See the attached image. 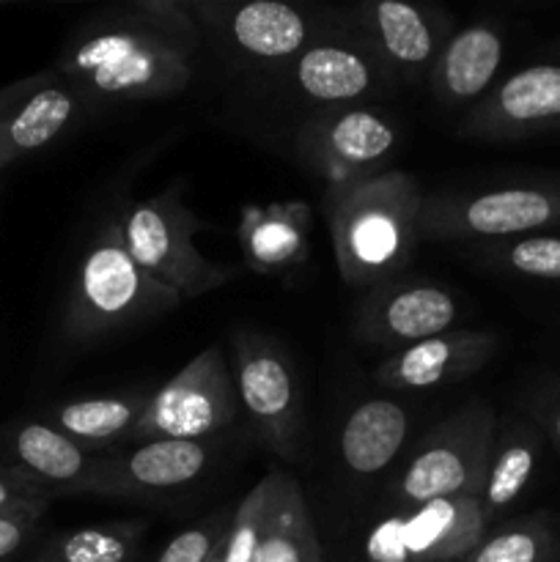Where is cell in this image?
Instances as JSON below:
<instances>
[{
  "label": "cell",
  "instance_id": "obj_16",
  "mask_svg": "<svg viewBox=\"0 0 560 562\" xmlns=\"http://www.w3.org/2000/svg\"><path fill=\"white\" fill-rule=\"evenodd\" d=\"M503 33L492 22H472L448 38L428 69L434 99L445 108H467L481 102L494 88L503 66Z\"/></svg>",
  "mask_w": 560,
  "mask_h": 562
},
{
  "label": "cell",
  "instance_id": "obj_31",
  "mask_svg": "<svg viewBox=\"0 0 560 562\" xmlns=\"http://www.w3.org/2000/svg\"><path fill=\"white\" fill-rule=\"evenodd\" d=\"M53 497H58V492L38 483L27 472L16 467H0V510L47 508Z\"/></svg>",
  "mask_w": 560,
  "mask_h": 562
},
{
  "label": "cell",
  "instance_id": "obj_5",
  "mask_svg": "<svg viewBox=\"0 0 560 562\" xmlns=\"http://www.w3.org/2000/svg\"><path fill=\"white\" fill-rule=\"evenodd\" d=\"M198 217L176 192H159L132 203L121 220L126 250L152 278L173 289L181 300H195L220 289L234 272L209 261L195 245Z\"/></svg>",
  "mask_w": 560,
  "mask_h": 562
},
{
  "label": "cell",
  "instance_id": "obj_22",
  "mask_svg": "<svg viewBox=\"0 0 560 562\" xmlns=\"http://www.w3.org/2000/svg\"><path fill=\"white\" fill-rule=\"evenodd\" d=\"M239 241L247 267L261 274L300 267L307 252L305 203H275L267 209H247L239 225Z\"/></svg>",
  "mask_w": 560,
  "mask_h": 562
},
{
  "label": "cell",
  "instance_id": "obj_4",
  "mask_svg": "<svg viewBox=\"0 0 560 562\" xmlns=\"http://www.w3.org/2000/svg\"><path fill=\"white\" fill-rule=\"evenodd\" d=\"M494 431L497 417L483 404L467 406L434 426L395 481L393 503L410 510L437 499H478Z\"/></svg>",
  "mask_w": 560,
  "mask_h": 562
},
{
  "label": "cell",
  "instance_id": "obj_10",
  "mask_svg": "<svg viewBox=\"0 0 560 562\" xmlns=\"http://www.w3.org/2000/svg\"><path fill=\"white\" fill-rule=\"evenodd\" d=\"M560 130V53L527 64L472 104L459 135L475 140H525Z\"/></svg>",
  "mask_w": 560,
  "mask_h": 562
},
{
  "label": "cell",
  "instance_id": "obj_19",
  "mask_svg": "<svg viewBox=\"0 0 560 562\" xmlns=\"http://www.w3.org/2000/svg\"><path fill=\"white\" fill-rule=\"evenodd\" d=\"M541 448L544 434L536 423L519 420V417L505 420L503 426L497 423L486 477L478 494V503L489 521L503 516L527 492L536 475L538 459H541Z\"/></svg>",
  "mask_w": 560,
  "mask_h": 562
},
{
  "label": "cell",
  "instance_id": "obj_25",
  "mask_svg": "<svg viewBox=\"0 0 560 562\" xmlns=\"http://www.w3.org/2000/svg\"><path fill=\"white\" fill-rule=\"evenodd\" d=\"M256 562H324L311 508L294 477L278 475Z\"/></svg>",
  "mask_w": 560,
  "mask_h": 562
},
{
  "label": "cell",
  "instance_id": "obj_20",
  "mask_svg": "<svg viewBox=\"0 0 560 562\" xmlns=\"http://www.w3.org/2000/svg\"><path fill=\"white\" fill-rule=\"evenodd\" d=\"M9 453L16 470L58 494H80L97 459L49 423H25L9 437Z\"/></svg>",
  "mask_w": 560,
  "mask_h": 562
},
{
  "label": "cell",
  "instance_id": "obj_13",
  "mask_svg": "<svg viewBox=\"0 0 560 562\" xmlns=\"http://www.w3.org/2000/svg\"><path fill=\"white\" fill-rule=\"evenodd\" d=\"M497 346L500 338L489 329H448L384 357L373 379L388 390L445 387L475 376Z\"/></svg>",
  "mask_w": 560,
  "mask_h": 562
},
{
  "label": "cell",
  "instance_id": "obj_23",
  "mask_svg": "<svg viewBox=\"0 0 560 562\" xmlns=\"http://www.w3.org/2000/svg\"><path fill=\"white\" fill-rule=\"evenodd\" d=\"M225 31H228L234 47L250 58L283 60L305 49L311 22L294 5L256 0V3L231 9Z\"/></svg>",
  "mask_w": 560,
  "mask_h": 562
},
{
  "label": "cell",
  "instance_id": "obj_9",
  "mask_svg": "<svg viewBox=\"0 0 560 562\" xmlns=\"http://www.w3.org/2000/svg\"><path fill=\"white\" fill-rule=\"evenodd\" d=\"M236 366V395L264 442L280 459L294 461L302 442L300 390L285 355L256 333H231Z\"/></svg>",
  "mask_w": 560,
  "mask_h": 562
},
{
  "label": "cell",
  "instance_id": "obj_27",
  "mask_svg": "<svg viewBox=\"0 0 560 562\" xmlns=\"http://www.w3.org/2000/svg\"><path fill=\"white\" fill-rule=\"evenodd\" d=\"M461 562H560L558 527L544 514L508 521L497 532H486Z\"/></svg>",
  "mask_w": 560,
  "mask_h": 562
},
{
  "label": "cell",
  "instance_id": "obj_32",
  "mask_svg": "<svg viewBox=\"0 0 560 562\" xmlns=\"http://www.w3.org/2000/svg\"><path fill=\"white\" fill-rule=\"evenodd\" d=\"M47 508L0 510V562L11 560L36 532L38 519Z\"/></svg>",
  "mask_w": 560,
  "mask_h": 562
},
{
  "label": "cell",
  "instance_id": "obj_21",
  "mask_svg": "<svg viewBox=\"0 0 560 562\" xmlns=\"http://www.w3.org/2000/svg\"><path fill=\"white\" fill-rule=\"evenodd\" d=\"M410 434V415L390 398H371L357 406L340 428V459L346 470L371 477L388 470Z\"/></svg>",
  "mask_w": 560,
  "mask_h": 562
},
{
  "label": "cell",
  "instance_id": "obj_18",
  "mask_svg": "<svg viewBox=\"0 0 560 562\" xmlns=\"http://www.w3.org/2000/svg\"><path fill=\"white\" fill-rule=\"evenodd\" d=\"M384 66L377 55L349 44H313L294 60L296 91L316 104L346 108L377 91Z\"/></svg>",
  "mask_w": 560,
  "mask_h": 562
},
{
  "label": "cell",
  "instance_id": "obj_12",
  "mask_svg": "<svg viewBox=\"0 0 560 562\" xmlns=\"http://www.w3.org/2000/svg\"><path fill=\"white\" fill-rule=\"evenodd\" d=\"M212 448L203 439H148L121 445V450L97 459L80 494L137 497L187 486L206 470Z\"/></svg>",
  "mask_w": 560,
  "mask_h": 562
},
{
  "label": "cell",
  "instance_id": "obj_11",
  "mask_svg": "<svg viewBox=\"0 0 560 562\" xmlns=\"http://www.w3.org/2000/svg\"><path fill=\"white\" fill-rule=\"evenodd\" d=\"M395 126L373 108H329L305 121L296 135L302 159L327 184L377 173V165L395 148Z\"/></svg>",
  "mask_w": 560,
  "mask_h": 562
},
{
  "label": "cell",
  "instance_id": "obj_17",
  "mask_svg": "<svg viewBox=\"0 0 560 562\" xmlns=\"http://www.w3.org/2000/svg\"><path fill=\"white\" fill-rule=\"evenodd\" d=\"M357 25L384 69H395L404 80H421L443 49L426 11L404 0L362 3L357 9Z\"/></svg>",
  "mask_w": 560,
  "mask_h": 562
},
{
  "label": "cell",
  "instance_id": "obj_6",
  "mask_svg": "<svg viewBox=\"0 0 560 562\" xmlns=\"http://www.w3.org/2000/svg\"><path fill=\"white\" fill-rule=\"evenodd\" d=\"M552 225H560V179L525 181L475 195L426 198L421 236L439 241H505Z\"/></svg>",
  "mask_w": 560,
  "mask_h": 562
},
{
  "label": "cell",
  "instance_id": "obj_15",
  "mask_svg": "<svg viewBox=\"0 0 560 562\" xmlns=\"http://www.w3.org/2000/svg\"><path fill=\"white\" fill-rule=\"evenodd\" d=\"M77 93L58 71L27 77L0 91V151L9 162L49 146L69 126Z\"/></svg>",
  "mask_w": 560,
  "mask_h": 562
},
{
  "label": "cell",
  "instance_id": "obj_8",
  "mask_svg": "<svg viewBox=\"0 0 560 562\" xmlns=\"http://www.w3.org/2000/svg\"><path fill=\"white\" fill-rule=\"evenodd\" d=\"M489 527L478 499H437L384 516L368 532L362 552L368 562H461Z\"/></svg>",
  "mask_w": 560,
  "mask_h": 562
},
{
  "label": "cell",
  "instance_id": "obj_30",
  "mask_svg": "<svg viewBox=\"0 0 560 562\" xmlns=\"http://www.w3.org/2000/svg\"><path fill=\"white\" fill-rule=\"evenodd\" d=\"M228 525L231 521L223 514H217L212 519L187 527L163 549L157 562H209L223 547Z\"/></svg>",
  "mask_w": 560,
  "mask_h": 562
},
{
  "label": "cell",
  "instance_id": "obj_1",
  "mask_svg": "<svg viewBox=\"0 0 560 562\" xmlns=\"http://www.w3.org/2000/svg\"><path fill=\"white\" fill-rule=\"evenodd\" d=\"M423 201L421 184L404 170H377L327 184V225L346 285H377L412 261L423 239Z\"/></svg>",
  "mask_w": 560,
  "mask_h": 562
},
{
  "label": "cell",
  "instance_id": "obj_24",
  "mask_svg": "<svg viewBox=\"0 0 560 562\" xmlns=\"http://www.w3.org/2000/svg\"><path fill=\"white\" fill-rule=\"evenodd\" d=\"M152 395H102V398H80L58 406L49 415V426L64 431L86 450L104 445H124L132 428L146 412Z\"/></svg>",
  "mask_w": 560,
  "mask_h": 562
},
{
  "label": "cell",
  "instance_id": "obj_28",
  "mask_svg": "<svg viewBox=\"0 0 560 562\" xmlns=\"http://www.w3.org/2000/svg\"><path fill=\"white\" fill-rule=\"evenodd\" d=\"M278 475L280 472H269V475L261 477V481L245 494V499L236 505L234 516H231L228 532H225L223 562H256L264 530H267L269 510H272Z\"/></svg>",
  "mask_w": 560,
  "mask_h": 562
},
{
  "label": "cell",
  "instance_id": "obj_29",
  "mask_svg": "<svg viewBox=\"0 0 560 562\" xmlns=\"http://www.w3.org/2000/svg\"><path fill=\"white\" fill-rule=\"evenodd\" d=\"M486 258L519 278L560 283V236L527 234L497 241L489 247Z\"/></svg>",
  "mask_w": 560,
  "mask_h": 562
},
{
  "label": "cell",
  "instance_id": "obj_26",
  "mask_svg": "<svg viewBox=\"0 0 560 562\" xmlns=\"http://www.w3.org/2000/svg\"><path fill=\"white\" fill-rule=\"evenodd\" d=\"M146 521H110L77 527L44 543L31 562H130L135 558Z\"/></svg>",
  "mask_w": 560,
  "mask_h": 562
},
{
  "label": "cell",
  "instance_id": "obj_3",
  "mask_svg": "<svg viewBox=\"0 0 560 562\" xmlns=\"http://www.w3.org/2000/svg\"><path fill=\"white\" fill-rule=\"evenodd\" d=\"M181 296L146 272L126 250L121 223H108L82 252L71 283L64 333L93 340L179 307Z\"/></svg>",
  "mask_w": 560,
  "mask_h": 562
},
{
  "label": "cell",
  "instance_id": "obj_33",
  "mask_svg": "<svg viewBox=\"0 0 560 562\" xmlns=\"http://www.w3.org/2000/svg\"><path fill=\"white\" fill-rule=\"evenodd\" d=\"M536 426L560 450V390H555L547 398H541V404L536 409Z\"/></svg>",
  "mask_w": 560,
  "mask_h": 562
},
{
  "label": "cell",
  "instance_id": "obj_7",
  "mask_svg": "<svg viewBox=\"0 0 560 562\" xmlns=\"http://www.w3.org/2000/svg\"><path fill=\"white\" fill-rule=\"evenodd\" d=\"M239 412L234 376L220 346H206L148 401L124 445L148 439H206Z\"/></svg>",
  "mask_w": 560,
  "mask_h": 562
},
{
  "label": "cell",
  "instance_id": "obj_14",
  "mask_svg": "<svg viewBox=\"0 0 560 562\" xmlns=\"http://www.w3.org/2000/svg\"><path fill=\"white\" fill-rule=\"evenodd\" d=\"M459 307L445 289L434 283H388L379 285L362 305L360 338L382 349L399 351L412 344L448 333Z\"/></svg>",
  "mask_w": 560,
  "mask_h": 562
},
{
  "label": "cell",
  "instance_id": "obj_2",
  "mask_svg": "<svg viewBox=\"0 0 560 562\" xmlns=\"http://www.w3.org/2000/svg\"><path fill=\"white\" fill-rule=\"evenodd\" d=\"M130 20L77 38L64 53L58 75L77 97L135 102L181 93L192 80L198 42L168 33L130 9Z\"/></svg>",
  "mask_w": 560,
  "mask_h": 562
},
{
  "label": "cell",
  "instance_id": "obj_34",
  "mask_svg": "<svg viewBox=\"0 0 560 562\" xmlns=\"http://www.w3.org/2000/svg\"><path fill=\"white\" fill-rule=\"evenodd\" d=\"M5 165H9V159H5V157H3V151H0V170H3Z\"/></svg>",
  "mask_w": 560,
  "mask_h": 562
}]
</instances>
